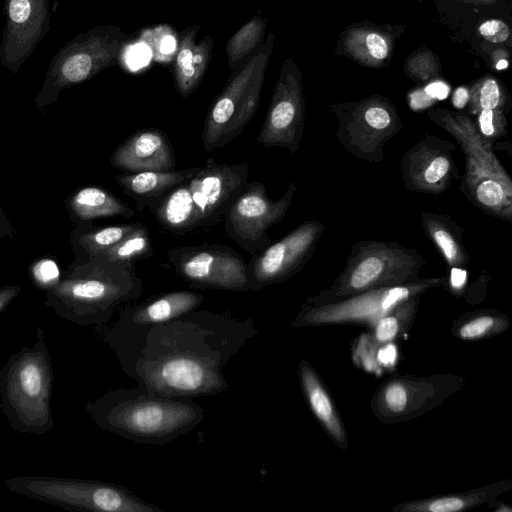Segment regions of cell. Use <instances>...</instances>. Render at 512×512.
<instances>
[{
  "label": "cell",
  "instance_id": "obj_13",
  "mask_svg": "<svg viewBox=\"0 0 512 512\" xmlns=\"http://www.w3.org/2000/svg\"><path fill=\"white\" fill-rule=\"evenodd\" d=\"M324 228L317 220L304 221L281 239L255 253L247 263L255 291L282 283L300 272L314 254Z\"/></svg>",
  "mask_w": 512,
  "mask_h": 512
},
{
  "label": "cell",
  "instance_id": "obj_43",
  "mask_svg": "<svg viewBox=\"0 0 512 512\" xmlns=\"http://www.w3.org/2000/svg\"><path fill=\"white\" fill-rule=\"evenodd\" d=\"M496 504H497V507H495V509H494L495 512H511L512 511V508L505 503L496 502Z\"/></svg>",
  "mask_w": 512,
  "mask_h": 512
},
{
  "label": "cell",
  "instance_id": "obj_6",
  "mask_svg": "<svg viewBox=\"0 0 512 512\" xmlns=\"http://www.w3.org/2000/svg\"><path fill=\"white\" fill-rule=\"evenodd\" d=\"M426 260L416 249L397 242L359 241L350 250L343 270L332 284L306 299L319 306L369 290L418 281Z\"/></svg>",
  "mask_w": 512,
  "mask_h": 512
},
{
  "label": "cell",
  "instance_id": "obj_10",
  "mask_svg": "<svg viewBox=\"0 0 512 512\" xmlns=\"http://www.w3.org/2000/svg\"><path fill=\"white\" fill-rule=\"evenodd\" d=\"M442 277H428L401 286L379 288L362 292L342 300L310 306L303 304L292 327L332 324H361L372 328L379 318L405 299L421 295L442 284Z\"/></svg>",
  "mask_w": 512,
  "mask_h": 512
},
{
  "label": "cell",
  "instance_id": "obj_35",
  "mask_svg": "<svg viewBox=\"0 0 512 512\" xmlns=\"http://www.w3.org/2000/svg\"><path fill=\"white\" fill-rule=\"evenodd\" d=\"M150 56V49L145 44H138L131 47L127 53L126 59L129 66L136 70L146 65L150 60Z\"/></svg>",
  "mask_w": 512,
  "mask_h": 512
},
{
  "label": "cell",
  "instance_id": "obj_32",
  "mask_svg": "<svg viewBox=\"0 0 512 512\" xmlns=\"http://www.w3.org/2000/svg\"><path fill=\"white\" fill-rule=\"evenodd\" d=\"M31 277L37 287L49 291L59 283L60 271L55 261L41 259L32 266Z\"/></svg>",
  "mask_w": 512,
  "mask_h": 512
},
{
  "label": "cell",
  "instance_id": "obj_8",
  "mask_svg": "<svg viewBox=\"0 0 512 512\" xmlns=\"http://www.w3.org/2000/svg\"><path fill=\"white\" fill-rule=\"evenodd\" d=\"M337 118L336 137L355 157L370 163L384 161V146L402 129L394 105L384 97L372 96L356 102L332 104Z\"/></svg>",
  "mask_w": 512,
  "mask_h": 512
},
{
  "label": "cell",
  "instance_id": "obj_25",
  "mask_svg": "<svg viewBox=\"0 0 512 512\" xmlns=\"http://www.w3.org/2000/svg\"><path fill=\"white\" fill-rule=\"evenodd\" d=\"M70 207L81 220L90 221L100 217L121 216L131 218L135 211L110 192L99 187H84L71 198Z\"/></svg>",
  "mask_w": 512,
  "mask_h": 512
},
{
  "label": "cell",
  "instance_id": "obj_18",
  "mask_svg": "<svg viewBox=\"0 0 512 512\" xmlns=\"http://www.w3.org/2000/svg\"><path fill=\"white\" fill-rule=\"evenodd\" d=\"M304 120L301 88L290 82L275 95L257 140L266 148L282 147L295 154L304 132Z\"/></svg>",
  "mask_w": 512,
  "mask_h": 512
},
{
  "label": "cell",
  "instance_id": "obj_42",
  "mask_svg": "<svg viewBox=\"0 0 512 512\" xmlns=\"http://www.w3.org/2000/svg\"><path fill=\"white\" fill-rule=\"evenodd\" d=\"M175 47H176L175 39L172 36L168 35V36H165L164 39L162 40L161 45H160V50L164 54H170L175 50Z\"/></svg>",
  "mask_w": 512,
  "mask_h": 512
},
{
  "label": "cell",
  "instance_id": "obj_19",
  "mask_svg": "<svg viewBox=\"0 0 512 512\" xmlns=\"http://www.w3.org/2000/svg\"><path fill=\"white\" fill-rule=\"evenodd\" d=\"M110 164L127 173L171 171L175 169L176 157L163 130L143 128L115 148Z\"/></svg>",
  "mask_w": 512,
  "mask_h": 512
},
{
  "label": "cell",
  "instance_id": "obj_2",
  "mask_svg": "<svg viewBox=\"0 0 512 512\" xmlns=\"http://www.w3.org/2000/svg\"><path fill=\"white\" fill-rule=\"evenodd\" d=\"M102 430L128 440L164 444L194 429L203 408L188 398L169 397L143 388L110 390L85 405Z\"/></svg>",
  "mask_w": 512,
  "mask_h": 512
},
{
  "label": "cell",
  "instance_id": "obj_29",
  "mask_svg": "<svg viewBox=\"0 0 512 512\" xmlns=\"http://www.w3.org/2000/svg\"><path fill=\"white\" fill-rule=\"evenodd\" d=\"M141 224L142 222H134L128 224L91 227L80 234L78 238V245L87 256V260H89L106 251Z\"/></svg>",
  "mask_w": 512,
  "mask_h": 512
},
{
  "label": "cell",
  "instance_id": "obj_31",
  "mask_svg": "<svg viewBox=\"0 0 512 512\" xmlns=\"http://www.w3.org/2000/svg\"><path fill=\"white\" fill-rule=\"evenodd\" d=\"M476 126L483 136L492 142L506 135L507 113L500 110H479L476 112Z\"/></svg>",
  "mask_w": 512,
  "mask_h": 512
},
{
  "label": "cell",
  "instance_id": "obj_28",
  "mask_svg": "<svg viewBox=\"0 0 512 512\" xmlns=\"http://www.w3.org/2000/svg\"><path fill=\"white\" fill-rule=\"evenodd\" d=\"M152 254L153 247L150 233L148 228L142 223L119 242L99 255L110 261L135 267L137 261L145 260L151 257Z\"/></svg>",
  "mask_w": 512,
  "mask_h": 512
},
{
  "label": "cell",
  "instance_id": "obj_22",
  "mask_svg": "<svg viewBox=\"0 0 512 512\" xmlns=\"http://www.w3.org/2000/svg\"><path fill=\"white\" fill-rule=\"evenodd\" d=\"M512 489V480L492 484L459 493L436 495L404 501L392 507L393 512H459L485 504L491 506L497 497Z\"/></svg>",
  "mask_w": 512,
  "mask_h": 512
},
{
  "label": "cell",
  "instance_id": "obj_16",
  "mask_svg": "<svg viewBox=\"0 0 512 512\" xmlns=\"http://www.w3.org/2000/svg\"><path fill=\"white\" fill-rule=\"evenodd\" d=\"M0 64L16 73L50 30V0H4Z\"/></svg>",
  "mask_w": 512,
  "mask_h": 512
},
{
  "label": "cell",
  "instance_id": "obj_34",
  "mask_svg": "<svg viewBox=\"0 0 512 512\" xmlns=\"http://www.w3.org/2000/svg\"><path fill=\"white\" fill-rule=\"evenodd\" d=\"M364 52L375 61L384 60L389 51L386 39L379 33L370 32L364 36Z\"/></svg>",
  "mask_w": 512,
  "mask_h": 512
},
{
  "label": "cell",
  "instance_id": "obj_24",
  "mask_svg": "<svg viewBox=\"0 0 512 512\" xmlns=\"http://www.w3.org/2000/svg\"><path fill=\"white\" fill-rule=\"evenodd\" d=\"M422 228L448 268H465L469 255L463 244L464 229L451 217L430 211L421 213Z\"/></svg>",
  "mask_w": 512,
  "mask_h": 512
},
{
  "label": "cell",
  "instance_id": "obj_36",
  "mask_svg": "<svg viewBox=\"0 0 512 512\" xmlns=\"http://www.w3.org/2000/svg\"><path fill=\"white\" fill-rule=\"evenodd\" d=\"M448 277V289L455 296L460 295L467 278V272L465 268H449Z\"/></svg>",
  "mask_w": 512,
  "mask_h": 512
},
{
  "label": "cell",
  "instance_id": "obj_5",
  "mask_svg": "<svg viewBox=\"0 0 512 512\" xmlns=\"http://www.w3.org/2000/svg\"><path fill=\"white\" fill-rule=\"evenodd\" d=\"M428 118L456 140L464 155L460 191L474 206L512 222V179L471 117L446 108L431 109Z\"/></svg>",
  "mask_w": 512,
  "mask_h": 512
},
{
  "label": "cell",
  "instance_id": "obj_7",
  "mask_svg": "<svg viewBox=\"0 0 512 512\" xmlns=\"http://www.w3.org/2000/svg\"><path fill=\"white\" fill-rule=\"evenodd\" d=\"M7 490L74 511L163 512L127 488L95 480L52 476H15L4 481Z\"/></svg>",
  "mask_w": 512,
  "mask_h": 512
},
{
  "label": "cell",
  "instance_id": "obj_41",
  "mask_svg": "<svg viewBox=\"0 0 512 512\" xmlns=\"http://www.w3.org/2000/svg\"><path fill=\"white\" fill-rule=\"evenodd\" d=\"M470 97V92L466 87H458L452 95V104L457 109L464 108Z\"/></svg>",
  "mask_w": 512,
  "mask_h": 512
},
{
  "label": "cell",
  "instance_id": "obj_45",
  "mask_svg": "<svg viewBox=\"0 0 512 512\" xmlns=\"http://www.w3.org/2000/svg\"><path fill=\"white\" fill-rule=\"evenodd\" d=\"M476 1H483V2H486V3L493 2V0H476Z\"/></svg>",
  "mask_w": 512,
  "mask_h": 512
},
{
  "label": "cell",
  "instance_id": "obj_3",
  "mask_svg": "<svg viewBox=\"0 0 512 512\" xmlns=\"http://www.w3.org/2000/svg\"><path fill=\"white\" fill-rule=\"evenodd\" d=\"M142 292L135 267L97 255L47 291L45 304L64 320L96 327L107 324L119 306L138 299Z\"/></svg>",
  "mask_w": 512,
  "mask_h": 512
},
{
  "label": "cell",
  "instance_id": "obj_14",
  "mask_svg": "<svg viewBox=\"0 0 512 512\" xmlns=\"http://www.w3.org/2000/svg\"><path fill=\"white\" fill-rule=\"evenodd\" d=\"M103 40L97 31H89L66 42L50 61L36 106L55 102L63 89L93 76L108 59Z\"/></svg>",
  "mask_w": 512,
  "mask_h": 512
},
{
  "label": "cell",
  "instance_id": "obj_33",
  "mask_svg": "<svg viewBox=\"0 0 512 512\" xmlns=\"http://www.w3.org/2000/svg\"><path fill=\"white\" fill-rule=\"evenodd\" d=\"M478 31L485 40L492 43L505 42L510 36L508 25L498 19L485 21L479 26Z\"/></svg>",
  "mask_w": 512,
  "mask_h": 512
},
{
  "label": "cell",
  "instance_id": "obj_44",
  "mask_svg": "<svg viewBox=\"0 0 512 512\" xmlns=\"http://www.w3.org/2000/svg\"><path fill=\"white\" fill-rule=\"evenodd\" d=\"M507 66H508V61L505 59H501L496 63V69H498V70H503V69L507 68Z\"/></svg>",
  "mask_w": 512,
  "mask_h": 512
},
{
  "label": "cell",
  "instance_id": "obj_12",
  "mask_svg": "<svg viewBox=\"0 0 512 512\" xmlns=\"http://www.w3.org/2000/svg\"><path fill=\"white\" fill-rule=\"evenodd\" d=\"M166 255L176 273L193 287L255 291L247 263L229 246H181L168 250Z\"/></svg>",
  "mask_w": 512,
  "mask_h": 512
},
{
  "label": "cell",
  "instance_id": "obj_17",
  "mask_svg": "<svg viewBox=\"0 0 512 512\" xmlns=\"http://www.w3.org/2000/svg\"><path fill=\"white\" fill-rule=\"evenodd\" d=\"M456 145L435 135L425 134L401 157V178L407 190L439 195L460 178L452 153Z\"/></svg>",
  "mask_w": 512,
  "mask_h": 512
},
{
  "label": "cell",
  "instance_id": "obj_39",
  "mask_svg": "<svg viewBox=\"0 0 512 512\" xmlns=\"http://www.w3.org/2000/svg\"><path fill=\"white\" fill-rule=\"evenodd\" d=\"M425 93L433 100H443L449 94V86L443 81H434L423 88Z\"/></svg>",
  "mask_w": 512,
  "mask_h": 512
},
{
  "label": "cell",
  "instance_id": "obj_11",
  "mask_svg": "<svg viewBox=\"0 0 512 512\" xmlns=\"http://www.w3.org/2000/svg\"><path fill=\"white\" fill-rule=\"evenodd\" d=\"M296 190V184L290 181L284 194L273 201L263 183L246 182L224 215L228 236L253 255L266 248L273 242L268 229L284 219Z\"/></svg>",
  "mask_w": 512,
  "mask_h": 512
},
{
  "label": "cell",
  "instance_id": "obj_40",
  "mask_svg": "<svg viewBox=\"0 0 512 512\" xmlns=\"http://www.w3.org/2000/svg\"><path fill=\"white\" fill-rule=\"evenodd\" d=\"M19 286L0 287V313L17 297Z\"/></svg>",
  "mask_w": 512,
  "mask_h": 512
},
{
  "label": "cell",
  "instance_id": "obj_30",
  "mask_svg": "<svg viewBox=\"0 0 512 512\" xmlns=\"http://www.w3.org/2000/svg\"><path fill=\"white\" fill-rule=\"evenodd\" d=\"M469 92L470 113L476 114L479 110L508 112L506 93L496 79L487 77L475 84Z\"/></svg>",
  "mask_w": 512,
  "mask_h": 512
},
{
  "label": "cell",
  "instance_id": "obj_15",
  "mask_svg": "<svg viewBox=\"0 0 512 512\" xmlns=\"http://www.w3.org/2000/svg\"><path fill=\"white\" fill-rule=\"evenodd\" d=\"M249 165L217 163L208 158L186 180L199 227L218 224L248 180Z\"/></svg>",
  "mask_w": 512,
  "mask_h": 512
},
{
  "label": "cell",
  "instance_id": "obj_27",
  "mask_svg": "<svg viewBox=\"0 0 512 512\" xmlns=\"http://www.w3.org/2000/svg\"><path fill=\"white\" fill-rule=\"evenodd\" d=\"M511 325L509 317L498 310L483 309L468 312L452 323V334L464 341L490 338L505 332Z\"/></svg>",
  "mask_w": 512,
  "mask_h": 512
},
{
  "label": "cell",
  "instance_id": "obj_1",
  "mask_svg": "<svg viewBox=\"0 0 512 512\" xmlns=\"http://www.w3.org/2000/svg\"><path fill=\"white\" fill-rule=\"evenodd\" d=\"M95 328L138 387L188 399L226 391L225 364L256 332L251 320L195 310L144 328Z\"/></svg>",
  "mask_w": 512,
  "mask_h": 512
},
{
  "label": "cell",
  "instance_id": "obj_21",
  "mask_svg": "<svg viewBox=\"0 0 512 512\" xmlns=\"http://www.w3.org/2000/svg\"><path fill=\"white\" fill-rule=\"evenodd\" d=\"M298 378L306 402L331 440L342 450L348 447V435L327 388L314 367L301 359Z\"/></svg>",
  "mask_w": 512,
  "mask_h": 512
},
{
  "label": "cell",
  "instance_id": "obj_26",
  "mask_svg": "<svg viewBox=\"0 0 512 512\" xmlns=\"http://www.w3.org/2000/svg\"><path fill=\"white\" fill-rule=\"evenodd\" d=\"M419 306L420 295H414L393 307L379 318L366 334L370 344L378 349L404 336L412 326Z\"/></svg>",
  "mask_w": 512,
  "mask_h": 512
},
{
  "label": "cell",
  "instance_id": "obj_9",
  "mask_svg": "<svg viewBox=\"0 0 512 512\" xmlns=\"http://www.w3.org/2000/svg\"><path fill=\"white\" fill-rule=\"evenodd\" d=\"M465 380V376L455 374L392 376L375 390L370 408L383 424L403 423L439 406L460 390Z\"/></svg>",
  "mask_w": 512,
  "mask_h": 512
},
{
  "label": "cell",
  "instance_id": "obj_23",
  "mask_svg": "<svg viewBox=\"0 0 512 512\" xmlns=\"http://www.w3.org/2000/svg\"><path fill=\"white\" fill-rule=\"evenodd\" d=\"M198 167L171 171H145L126 173L115 177L117 184L132 198L137 210L142 212L154 204L173 186L192 177Z\"/></svg>",
  "mask_w": 512,
  "mask_h": 512
},
{
  "label": "cell",
  "instance_id": "obj_37",
  "mask_svg": "<svg viewBox=\"0 0 512 512\" xmlns=\"http://www.w3.org/2000/svg\"><path fill=\"white\" fill-rule=\"evenodd\" d=\"M435 103V100L430 98L424 91V89H416L409 94V104L414 110H422L428 108Z\"/></svg>",
  "mask_w": 512,
  "mask_h": 512
},
{
  "label": "cell",
  "instance_id": "obj_20",
  "mask_svg": "<svg viewBox=\"0 0 512 512\" xmlns=\"http://www.w3.org/2000/svg\"><path fill=\"white\" fill-rule=\"evenodd\" d=\"M205 297L193 291H174L123 309L115 329H137L164 323L196 310Z\"/></svg>",
  "mask_w": 512,
  "mask_h": 512
},
{
  "label": "cell",
  "instance_id": "obj_38",
  "mask_svg": "<svg viewBox=\"0 0 512 512\" xmlns=\"http://www.w3.org/2000/svg\"><path fill=\"white\" fill-rule=\"evenodd\" d=\"M193 63L194 60L192 52L187 48L183 49L178 55V64L180 66L182 75L185 78L189 79L194 75L195 69L193 67Z\"/></svg>",
  "mask_w": 512,
  "mask_h": 512
},
{
  "label": "cell",
  "instance_id": "obj_4",
  "mask_svg": "<svg viewBox=\"0 0 512 512\" xmlns=\"http://www.w3.org/2000/svg\"><path fill=\"white\" fill-rule=\"evenodd\" d=\"M52 386L51 355L38 327L34 344L11 354L0 370L1 409L13 431L44 435L54 427Z\"/></svg>",
  "mask_w": 512,
  "mask_h": 512
}]
</instances>
